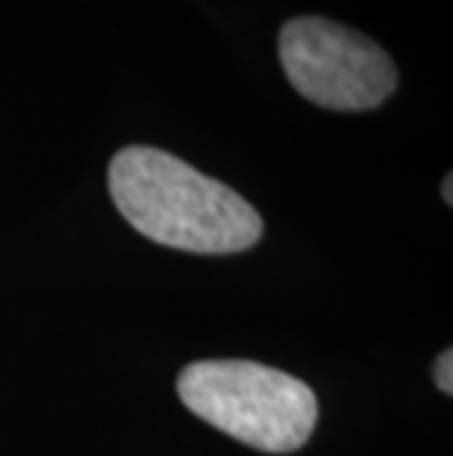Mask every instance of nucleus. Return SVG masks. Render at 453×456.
I'll list each match as a JSON object with an SVG mask.
<instances>
[{"label":"nucleus","instance_id":"nucleus-1","mask_svg":"<svg viewBox=\"0 0 453 456\" xmlns=\"http://www.w3.org/2000/svg\"><path fill=\"white\" fill-rule=\"evenodd\" d=\"M109 195L124 221L144 239L186 254H242L265 230L259 212L236 189L148 144L115 153Z\"/></svg>","mask_w":453,"mask_h":456},{"label":"nucleus","instance_id":"nucleus-2","mask_svg":"<svg viewBox=\"0 0 453 456\" xmlns=\"http://www.w3.org/2000/svg\"><path fill=\"white\" fill-rule=\"evenodd\" d=\"M182 406L263 453L301 451L315 430L318 397L297 377L250 359H200L180 371Z\"/></svg>","mask_w":453,"mask_h":456},{"label":"nucleus","instance_id":"nucleus-3","mask_svg":"<svg viewBox=\"0 0 453 456\" xmlns=\"http://www.w3.org/2000/svg\"><path fill=\"white\" fill-rule=\"evenodd\" d=\"M279 65L292 89L333 112L377 110L398 89L392 56L365 33L321 15H301L279 30Z\"/></svg>","mask_w":453,"mask_h":456},{"label":"nucleus","instance_id":"nucleus-4","mask_svg":"<svg viewBox=\"0 0 453 456\" xmlns=\"http://www.w3.org/2000/svg\"><path fill=\"white\" fill-rule=\"evenodd\" d=\"M433 380L441 395H453V354L445 351L439 354V359L433 362Z\"/></svg>","mask_w":453,"mask_h":456},{"label":"nucleus","instance_id":"nucleus-5","mask_svg":"<svg viewBox=\"0 0 453 456\" xmlns=\"http://www.w3.org/2000/svg\"><path fill=\"white\" fill-rule=\"evenodd\" d=\"M441 198H445V203H448V207H450V203H453V177H450V174H448V177H445V183H441Z\"/></svg>","mask_w":453,"mask_h":456}]
</instances>
